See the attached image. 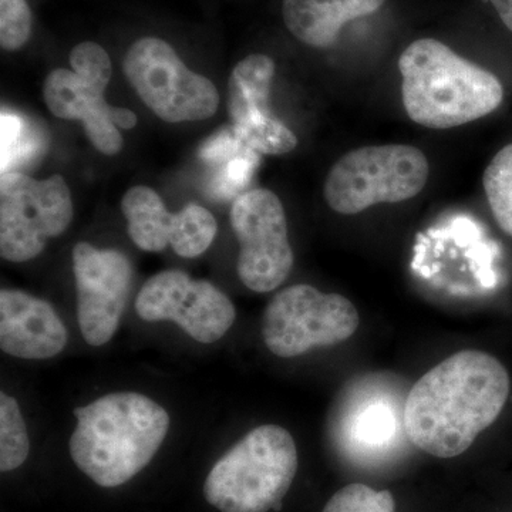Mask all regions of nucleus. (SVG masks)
<instances>
[{"instance_id": "26", "label": "nucleus", "mask_w": 512, "mask_h": 512, "mask_svg": "<svg viewBox=\"0 0 512 512\" xmlns=\"http://www.w3.org/2000/svg\"><path fill=\"white\" fill-rule=\"evenodd\" d=\"M113 121L117 127L124 128V130H130V128L136 127L137 116L131 110L117 107Z\"/></svg>"}, {"instance_id": "17", "label": "nucleus", "mask_w": 512, "mask_h": 512, "mask_svg": "<svg viewBox=\"0 0 512 512\" xmlns=\"http://www.w3.org/2000/svg\"><path fill=\"white\" fill-rule=\"evenodd\" d=\"M121 211L126 217L128 235L138 248L161 252L170 245L174 215L151 188L137 185L124 194Z\"/></svg>"}, {"instance_id": "12", "label": "nucleus", "mask_w": 512, "mask_h": 512, "mask_svg": "<svg viewBox=\"0 0 512 512\" xmlns=\"http://www.w3.org/2000/svg\"><path fill=\"white\" fill-rule=\"evenodd\" d=\"M77 320L87 345L99 348L116 335L133 281L126 255L79 242L73 249Z\"/></svg>"}, {"instance_id": "5", "label": "nucleus", "mask_w": 512, "mask_h": 512, "mask_svg": "<svg viewBox=\"0 0 512 512\" xmlns=\"http://www.w3.org/2000/svg\"><path fill=\"white\" fill-rule=\"evenodd\" d=\"M429 173V161L417 147L356 148L330 168L323 195L333 211L356 215L375 205L416 197L426 187Z\"/></svg>"}, {"instance_id": "25", "label": "nucleus", "mask_w": 512, "mask_h": 512, "mask_svg": "<svg viewBox=\"0 0 512 512\" xmlns=\"http://www.w3.org/2000/svg\"><path fill=\"white\" fill-rule=\"evenodd\" d=\"M247 144L235 136L234 131L221 130L220 133L208 138L200 148V158L208 164H221L229 158L237 156Z\"/></svg>"}, {"instance_id": "4", "label": "nucleus", "mask_w": 512, "mask_h": 512, "mask_svg": "<svg viewBox=\"0 0 512 512\" xmlns=\"http://www.w3.org/2000/svg\"><path fill=\"white\" fill-rule=\"evenodd\" d=\"M298 466L292 434L276 424H264L249 431L212 466L202 493L220 512L278 510Z\"/></svg>"}, {"instance_id": "19", "label": "nucleus", "mask_w": 512, "mask_h": 512, "mask_svg": "<svg viewBox=\"0 0 512 512\" xmlns=\"http://www.w3.org/2000/svg\"><path fill=\"white\" fill-rule=\"evenodd\" d=\"M217 231L214 215L201 205L190 204L174 215L170 245L183 258H197L211 247Z\"/></svg>"}, {"instance_id": "16", "label": "nucleus", "mask_w": 512, "mask_h": 512, "mask_svg": "<svg viewBox=\"0 0 512 512\" xmlns=\"http://www.w3.org/2000/svg\"><path fill=\"white\" fill-rule=\"evenodd\" d=\"M386 0H284L286 28L299 42L326 49L335 45L343 26L377 12Z\"/></svg>"}, {"instance_id": "3", "label": "nucleus", "mask_w": 512, "mask_h": 512, "mask_svg": "<svg viewBox=\"0 0 512 512\" xmlns=\"http://www.w3.org/2000/svg\"><path fill=\"white\" fill-rule=\"evenodd\" d=\"M407 116L434 130L463 126L501 106L504 87L495 74L458 56L436 39H419L399 59Z\"/></svg>"}, {"instance_id": "13", "label": "nucleus", "mask_w": 512, "mask_h": 512, "mask_svg": "<svg viewBox=\"0 0 512 512\" xmlns=\"http://www.w3.org/2000/svg\"><path fill=\"white\" fill-rule=\"evenodd\" d=\"M275 63L266 55L245 57L229 79L228 110L232 131L259 154L282 156L298 146V138L269 110Z\"/></svg>"}, {"instance_id": "14", "label": "nucleus", "mask_w": 512, "mask_h": 512, "mask_svg": "<svg viewBox=\"0 0 512 512\" xmlns=\"http://www.w3.org/2000/svg\"><path fill=\"white\" fill-rule=\"evenodd\" d=\"M69 333L52 303L18 289L0 292V349L25 360L52 359L66 348Z\"/></svg>"}, {"instance_id": "20", "label": "nucleus", "mask_w": 512, "mask_h": 512, "mask_svg": "<svg viewBox=\"0 0 512 512\" xmlns=\"http://www.w3.org/2000/svg\"><path fill=\"white\" fill-rule=\"evenodd\" d=\"M30 439L28 426L18 400L0 393V470H18L28 460Z\"/></svg>"}, {"instance_id": "27", "label": "nucleus", "mask_w": 512, "mask_h": 512, "mask_svg": "<svg viewBox=\"0 0 512 512\" xmlns=\"http://www.w3.org/2000/svg\"><path fill=\"white\" fill-rule=\"evenodd\" d=\"M490 2L493 3L504 25L512 32V0H490Z\"/></svg>"}, {"instance_id": "18", "label": "nucleus", "mask_w": 512, "mask_h": 512, "mask_svg": "<svg viewBox=\"0 0 512 512\" xmlns=\"http://www.w3.org/2000/svg\"><path fill=\"white\" fill-rule=\"evenodd\" d=\"M2 174L22 173L20 168L37 163L49 144L40 123L18 111L2 110Z\"/></svg>"}, {"instance_id": "21", "label": "nucleus", "mask_w": 512, "mask_h": 512, "mask_svg": "<svg viewBox=\"0 0 512 512\" xmlns=\"http://www.w3.org/2000/svg\"><path fill=\"white\" fill-rule=\"evenodd\" d=\"M483 184L495 221L512 237V144L495 154L485 168Z\"/></svg>"}, {"instance_id": "7", "label": "nucleus", "mask_w": 512, "mask_h": 512, "mask_svg": "<svg viewBox=\"0 0 512 512\" xmlns=\"http://www.w3.org/2000/svg\"><path fill=\"white\" fill-rule=\"evenodd\" d=\"M359 323V312L345 296L299 284L276 293L268 303L262 338L275 356L291 359L345 342Z\"/></svg>"}, {"instance_id": "2", "label": "nucleus", "mask_w": 512, "mask_h": 512, "mask_svg": "<svg viewBox=\"0 0 512 512\" xmlns=\"http://www.w3.org/2000/svg\"><path fill=\"white\" fill-rule=\"evenodd\" d=\"M70 456L94 484L116 488L156 457L170 430V414L146 394L119 392L74 410Z\"/></svg>"}, {"instance_id": "1", "label": "nucleus", "mask_w": 512, "mask_h": 512, "mask_svg": "<svg viewBox=\"0 0 512 512\" xmlns=\"http://www.w3.org/2000/svg\"><path fill=\"white\" fill-rule=\"evenodd\" d=\"M510 392V375L500 360L480 350L458 352L407 394L406 437L431 456H460L500 417Z\"/></svg>"}, {"instance_id": "10", "label": "nucleus", "mask_w": 512, "mask_h": 512, "mask_svg": "<svg viewBox=\"0 0 512 512\" xmlns=\"http://www.w3.org/2000/svg\"><path fill=\"white\" fill-rule=\"evenodd\" d=\"M231 227L239 242L237 271L242 284L258 293L284 284L292 271L293 251L278 195L264 188L239 195L232 204Z\"/></svg>"}, {"instance_id": "6", "label": "nucleus", "mask_w": 512, "mask_h": 512, "mask_svg": "<svg viewBox=\"0 0 512 512\" xmlns=\"http://www.w3.org/2000/svg\"><path fill=\"white\" fill-rule=\"evenodd\" d=\"M123 70L148 109L167 123L207 120L220 106L214 83L191 72L173 46L158 37L134 42Z\"/></svg>"}, {"instance_id": "8", "label": "nucleus", "mask_w": 512, "mask_h": 512, "mask_svg": "<svg viewBox=\"0 0 512 512\" xmlns=\"http://www.w3.org/2000/svg\"><path fill=\"white\" fill-rule=\"evenodd\" d=\"M73 220V201L60 175L37 181L23 173L0 178V255L26 262L62 235Z\"/></svg>"}, {"instance_id": "22", "label": "nucleus", "mask_w": 512, "mask_h": 512, "mask_svg": "<svg viewBox=\"0 0 512 512\" xmlns=\"http://www.w3.org/2000/svg\"><path fill=\"white\" fill-rule=\"evenodd\" d=\"M261 163V156L254 148L245 147L237 156L218 164L217 173L212 177L210 190L212 195L224 200H231L242 195L241 192L251 184L256 168Z\"/></svg>"}, {"instance_id": "24", "label": "nucleus", "mask_w": 512, "mask_h": 512, "mask_svg": "<svg viewBox=\"0 0 512 512\" xmlns=\"http://www.w3.org/2000/svg\"><path fill=\"white\" fill-rule=\"evenodd\" d=\"M32 30V13L26 0H0V45L19 50L26 45Z\"/></svg>"}, {"instance_id": "9", "label": "nucleus", "mask_w": 512, "mask_h": 512, "mask_svg": "<svg viewBox=\"0 0 512 512\" xmlns=\"http://www.w3.org/2000/svg\"><path fill=\"white\" fill-rule=\"evenodd\" d=\"M73 70L56 69L46 77L43 99L47 109L63 120H80L86 136L104 156H114L123 147V137L114 124L117 107L104 100L111 79L109 53L94 42H83L70 53Z\"/></svg>"}, {"instance_id": "11", "label": "nucleus", "mask_w": 512, "mask_h": 512, "mask_svg": "<svg viewBox=\"0 0 512 512\" xmlns=\"http://www.w3.org/2000/svg\"><path fill=\"white\" fill-rule=\"evenodd\" d=\"M136 312L146 322H174L205 345L224 338L237 318L234 303L221 289L175 269L148 279L138 292Z\"/></svg>"}, {"instance_id": "15", "label": "nucleus", "mask_w": 512, "mask_h": 512, "mask_svg": "<svg viewBox=\"0 0 512 512\" xmlns=\"http://www.w3.org/2000/svg\"><path fill=\"white\" fill-rule=\"evenodd\" d=\"M404 429V409L399 399L376 386H363L348 396L339 424L342 446L357 460L389 456Z\"/></svg>"}, {"instance_id": "23", "label": "nucleus", "mask_w": 512, "mask_h": 512, "mask_svg": "<svg viewBox=\"0 0 512 512\" xmlns=\"http://www.w3.org/2000/svg\"><path fill=\"white\" fill-rule=\"evenodd\" d=\"M323 512H396V504L389 491H376L356 483L333 495Z\"/></svg>"}]
</instances>
